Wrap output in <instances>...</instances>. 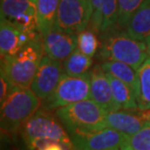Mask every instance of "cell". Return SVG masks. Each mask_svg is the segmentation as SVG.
<instances>
[{
	"label": "cell",
	"mask_w": 150,
	"mask_h": 150,
	"mask_svg": "<svg viewBox=\"0 0 150 150\" xmlns=\"http://www.w3.org/2000/svg\"><path fill=\"white\" fill-rule=\"evenodd\" d=\"M100 56L106 61L124 62L137 70L148 58L147 45L146 42L132 38L127 32H117L103 40Z\"/></svg>",
	"instance_id": "cell-5"
},
{
	"label": "cell",
	"mask_w": 150,
	"mask_h": 150,
	"mask_svg": "<svg viewBox=\"0 0 150 150\" xmlns=\"http://www.w3.org/2000/svg\"><path fill=\"white\" fill-rule=\"evenodd\" d=\"M127 33L137 41L150 39V0H145L136 11L126 26Z\"/></svg>",
	"instance_id": "cell-15"
},
{
	"label": "cell",
	"mask_w": 150,
	"mask_h": 150,
	"mask_svg": "<svg viewBox=\"0 0 150 150\" xmlns=\"http://www.w3.org/2000/svg\"><path fill=\"white\" fill-rule=\"evenodd\" d=\"M145 0H118V25L126 28L132 16Z\"/></svg>",
	"instance_id": "cell-24"
},
{
	"label": "cell",
	"mask_w": 150,
	"mask_h": 150,
	"mask_svg": "<svg viewBox=\"0 0 150 150\" xmlns=\"http://www.w3.org/2000/svg\"><path fill=\"white\" fill-rule=\"evenodd\" d=\"M91 98V77L90 72L80 76L64 74L55 92L43 100L42 108L57 110L59 107Z\"/></svg>",
	"instance_id": "cell-6"
},
{
	"label": "cell",
	"mask_w": 150,
	"mask_h": 150,
	"mask_svg": "<svg viewBox=\"0 0 150 150\" xmlns=\"http://www.w3.org/2000/svg\"><path fill=\"white\" fill-rule=\"evenodd\" d=\"M92 18L90 26L96 33H105L118 23V0H90Z\"/></svg>",
	"instance_id": "cell-12"
},
{
	"label": "cell",
	"mask_w": 150,
	"mask_h": 150,
	"mask_svg": "<svg viewBox=\"0 0 150 150\" xmlns=\"http://www.w3.org/2000/svg\"><path fill=\"white\" fill-rule=\"evenodd\" d=\"M150 121V110H115L106 113L105 128L113 129L126 136H133Z\"/></svg>",
	"instance_id": "cell-10"
},
{
	"label": "cell",
	"mask_w": 150,
	"mask_h": 150,
	"mask_svg": "<svg viewBox=\"0 0 150 150\" xmlns=\"http://www.w3.org/2000/svg\"><path fill=\"white\" fill-rule=\"evenodd\" d=\"M111 85L113 98L119 109H139L136 95L131 87L127 84L122 82L121 80L117 79L111 74L106 73Z\"/></svg>",
	"instance_id": "cell-17"
},
{
	"label": "cell",
	"mask_w": 150,
	"mask_h": 150,
	"mask_svg": "<svg viewBox=\"0 0 150 150\" xmlns=\"http://www.w3.org/2000/svg\"><path fill=\"white\" fill-rule=\"evenodd\" d=\"M120 150H150V121L133 136H127Z\"/></svg>",
	"instance_id": "cell-22"
},
{
	"label": "cell",
	"mask_w": 150,
	"mask_h": 150,
	"mask_svg": "<svg viewBox=\"0 0 150 150\" xmlns=\"http://www.w3.org/2000/svg\"><path fill=\"white\" fill-rule=\"evenodd\" d=\"M93 59L76 49L65 61L62 62L64 72L70 76H80L89 72Z\"/></svg>",
	"instance_id": "cell-21"
},
{
	"label": "cell",
	"mask_w": 150,
	"mask_h": 150,
	"mask_svg": "<svg viewBox=\"0 0 150 150\" xmlns=\"http://www.w3.org/2000/svg\"><path fill=\"white\" fill-rule=\"evenodd\" d=\"M30 41H36V39H33L25 32L21 31L10 21L1 19V22H0L1 59L15 56Z\"/></svg>",
	"instance_id": "cell-14"
},
{
	"label": "cell",
	"mask_w": 150,
	"mask_h": 150,
	"mask_svg": "<svg viewBox=\"0 0 150 150\" xmlns=\"http://www.w3.org/2000/svg\"><path fill=\"white\" fill-rule=\"evenodd\" d=\"M103 69L106 73L111 74L117 79L127 84L134 91V95L137 90V70L134 69L131 65L121 62L116 61H106L101 64Z\"/></svg>",
	"instance_id": "cell-19"
},
{
	"label": "cell",
	"mask_w": 150,
	"mask_h": 150,
	"mask_svg": "<svg viewBox=\"0 0 150 150\" xmlns=\"http://www.w3.org/2000/svg\"><path fill=\"white\" fill-rule=\"evenodd\" d=\"M67 144H68V143L48 142L40 143L36 147V150H67Z\"/></svg>",
	"instance_id": "cell-26"
},
{
	"label": "cell",
	"mask_w": 150,
	"mask_h": 150,
	"mask_svg": "<svg viewBox=\"0 0 150 150\" xmlns=\"http://www.w3.org/2000/svg\"><path fill=\"white\" fill-rule=\"evenodd\" d=\"M1 19L12 22L28 14L36 13V0H1Z\"/></svg>",
	"instance_id": "cell-20"
},
{
	"label": "cell",
	"mask_w": 150,
	"mask_h": 150,
	"mask_svg": "<svg viewBox=\"0 0 150 150\" xmlns=\"http://www.w3.org/2000/svg\"><path fill=\"white\" fill-rule=\"evenodd\" d=\"M45 55L55 61H65L77 49V35L51 30L42 37Z\"/></svg>",
	"instance_id": "cell-11"
},
{
	"label": "cell",
	"mask_w": 150,
	"mask_h": 150,
	"mask_svg": "<svg viewBox=\"0 0 150 150\" xmlns=\"http://www.w3.org/2000/svg\"><path fill=\"white\" fill-rule=\"evenodd\" d=\"M62 62L45 55L31 83L30 90L40 100H45L55 92L64 76Z\"/></svg>",
	"instance_id": "cell-9"
},
{
	"label": "cell",
	"mask_w": 150,
	"mask_h": 150,
	"mask_svg": "<svg viewBox=\"0 0 150 150\" xmlns=\"http://www.w3.org/2000/svg\"><path fill=\"white\" fill-rule=\"evenodd\" d=\"M59 121L52 111L39 108L22 128V137L26 147L29 150H36L40 143L48 142L70 143L69 134Z\"/></svg>",
	"instance_id": "cell-4"
},
{
	"label": "cell",
	"mask_w": 150,
	"mask_h": 150,
	"mask_svg": "<svg viewBox=\"0 0 150 150\" xmlns=\"http://www.w3.org/2000/svg\"><path fill=\"white\" fill-rule=\"evenodd\" d=\"M92 12L90 0H61L53 29L78 35L90 25Z\"/></svg>",
	"instance_id": "cell-7"
},
{
	"label": "cell",
	"mask_w": 150,
	"mask_h": 150,
	"mask_svg": "<svg viewBox=\"0 0 150 150\" xmlns=\"http://www.w3.org/2000/svg\"><path fill=\"white\" fill-rule=\"evenodd\" d=\"M91 77V100L98 103L106 112L119 110L113 98L109 79L101 65H96L90 71Z\"/></svg>",
	"instance_id": "cell-13"
},
{
	"label": "cell",
	"mask_w": 150,
	"mask_h": 150,
	"mask_svg": "<svg viewBox=\"0 0 150 150\" xmlns=\"http://www.w3.org/2000/svg\"><path fill=\"white\" fill-rule=\"evenodd\" d=\"M146 45H147V52H148V55L150 56V39L148 41H146Z\"/></svg>",
	"instance_id": "cell-27"
},
{
	"label": "cell",
	"mask_w": 150,
	"mask_h": 150,
	"mask_svg": "<svg viewBox=\"0 0 150 150\" xmlns=\"http://www.w3.org/2000/svg\"><path fill=\"white\" fill-rule=\"evenodd\" d=\"M40 106V100L30 89L12 86L1 103L2 132L16 134Z\"/></svg>",
	"instance_id": "cell-3"
},
{
	"label": "cell",
	"mask_w": 150,
	"mask_h": 150,
	"mask_svg": "<svg viewBox=\"0 0 150 150\" xmlns=\"http://www.w3.org/2000/svg\"><path fill=\"white\" fill-rule=\"evenodd\" d=\"M69 137L76 150H120L127 136L105 128L90 133L71 134Z\"/></svg>",
	"instance_id": "cell-8"
},
{
	"label": "cell",
	"mask_w": 150,
	"mask_h": 150,
	"mask_svg": "<svg viewBox=\"0 0 150 150\" xmlns=\"http://www.w3.org/2000/svg\"><path fill=\"white\" fill-rule=\"evenodd\" d=\"M44 54L42 40L30 41L15 56L1 59V73L13 86L30 89Z\"/></svg>",
	"instance_id": "cell-1"
},
{
	"label": "cell",
	"mask_w": 150,
	"mask_h": 150,
	"mask_svg": "<svg viewBox=\"0 0 150 150\" xmlns=\"http://www.w3.org/2000/svg\"><path fill=\"white\" fill-rule=\"evenodd\" d=\"M100 46L97 33L93 29H85L77 35V49L87 57L93 58Z\"/></svg>",
	"instance_id": "cell-23"
},
{
	"label": "cell",
	"mask_w": 150,
	"mask_h": 150,
	"mask_svg": "<svg viewBox=\"0 0 150 150\" xmlns=\"http://www.w3.org/2000/svg\"><path fill=\"white\" fill-rule=\"evenodd\" d=\"M137 103L139 110H150V57L137 70Z\"/></svg>",
	"instance_id": "cell-18"
},
{
	"label": "cell",
	"mask_w": 150,
	"mask_h": 150,
	"mask_svg": "<svg viewBox=\"0 0 150 150\" xmlns=\"http://www.w3.org/2000/svg\"><path fill=\"white\" fill-rule=\"evenodd\" d=\"M106 111L93 100H85L55 111L68 134L90 133L105 129Z\"/></svg>",
	"instance_id": "cell-2"
},
{
	"label": "cell",
	"mask_w": 150,
	"mask_h": 150,
	"mask_svg": "<svg viewBox=\"0 0 150 150\" xmlns=\"http://www.w3.org/2000/svg\"><path fill=\"white\" fill-rule=\"evenodd\" d=\"M12 86L13 85L7 80L4 74L1 73V77H0V103H2L5 100V98H7Z\"/></svg>",
	"instance_id": "cell-25"
},
{
	"label": "cell",
	"mask_w": 150,
	"mask_h": 150,
	"mask_svg": "<svg viewBox=\"0 0 150 150\" xmlns=\"http://www.w3.org/2000/svg\"><path fill=\"white\" fill-rule=\"evenodd\" d=\"M61 0H36V16L41 36L53 30Z\"/></svg>",
	"instance_id": "cell-16"
}]
</instances>
